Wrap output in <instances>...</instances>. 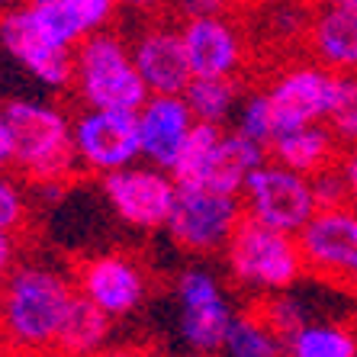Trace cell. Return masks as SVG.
Listing matches in <instances>:
<instances>
[{"label":"cell","instance_id":"cell-26","mask_svg":"<svg viewBox=\"0 0 357 357\" xmlns=\"http://www.w3.org/2000/svg\"><path fill=\"white\" fill-rule=\"evenodd\" d=\"M36 199L29 183L17 171H0V232L20 235L23 238L33 225Z\"/></svg>","mask_w":357,"mask_h":357},{"label":"cell","instance_id":"cell-1","mask_svg":"<svg viewBox=\"0 0 357 357\" xmlns=\"http://www.w3.org/2000/svg\"><path fill=\"white\" fill-rule=\"evenodd\" d=\"M75 296L71 271L20 261L0 280V338L20 357H55V341Z\"/></svg>","mask_w":357,"mask_h":357},{"label":"cell","instance_id":"cell-18","mask_svg":"<svg viewBox=\"0 0 357 357\" xmlns=\"http://www.w3.org/2000/svg\"><path fill=\"white\" fill-rule=\"evenodd\" d=\"M264 149L274 165L290 167L303 177H312L325 167L338 165L341 155H344V149L335 142V135L328 132L325 123H309L299 126V129H290V132H280L267 142Z\"/></svg>","mask_w":357,"mask_h":357},{"label":"cell","instance_id":"cell-15","mask_svg":"<svg viewBox=\"0 0 357 357\" xmlns=\"http://www.w3.org/2000/svg\"><path fill=\"white\" fill-rule=\"evenodd\" d=\"M29 23L61 49H75L81 39L109 29L119 13V0H23Z\"/></svg>","mask_w":357,"mask_h":357},{"label":"cell","instance_id":"cell-34","mask_svg":"<svg viewBox=\"0 0 357 357\" xmlns=\"http://www.w3.org/2000/svg\"><path fill=\"white\" fill-rule=\"evenodd\" d=\"M119 7H129L132 13H139V17H145L151 23V20H165L167 17L171 0H119Z\"/></svg>","mask_w":357,"mask_h":357},{"label":"cell","instance_id":"cell-3","mask_svg":"<svg viewBox=\"0 0 357 357\" xmlns=\"http://www.w3.org/2000/svg\"><path fill=\"white\" fill-rule=\"evenodd\" d=\"M71 55H75V71L68 93L75 97V103L91 109L139 113L142 103L149 100V87L129 55V42L119 33L100 29L77 42Z\"/></svg>","mask_w":357,"mask_h":357},{"label":"cell","instance_id":"cell-33","mask_svg":"<svg viewBox=\"0 0 357 357\" xmlns=\"http://www.w3.org/2000/svg\"><path fill=\"white\" fill-rule=\"evenodd\" d=\"M23 261V238L10 232H0V280Z\"/></svg>","mask_w":357,"mask_h":357},{"label":"cell","instance_id":"cell-17","mask_svg":"<svg viewBox=\"0 0 357 357\" xmlns=\"http://www.w3.org/2000/svg\"><path fill=\"white\" fill-rule=\"evenodd\" d=\"M306 61L335 75H357V7L319 3L306 36Z\"/></svg>","mask_w":357,"mask_h":357},{"label":"cell","instance_id":"cell-7","mask_svg":"<svg viewBox=\"0 0 357 357\" xmlns=\"http://www.w3.org/2000/svg\"><path fill=\"white\" fill-rule=\"evenodd\" d=\"M75 158L84 174H109L142 158L139 116L126 109H91L81 107L71 123Z\"/></svg>","mask_w":357,"mask_h":357},{"label":"cell","instance_id":"cell-11","mask_svg":"<svg viewBox=\"0 0 357 357\" xmlns=\"http://www.w3.org/2000/svg\"><path fill=\"white\" fill-rule=\"evenodd\" d=\"M335 91H338L335 71H325L312 61H296L283 68L264 91L271 100V139L299 126L322 123L335 100Z\"/></svg>","mask_w":357,"mask_h":357},{"label":"cell","instance_id":"cell-19","mask_svg":"<svg viewBox=\"0 0 357 357\" xmlns=\"http://www.w3.org/2000/svg\"><path fill=\"white\" fill-rule=\"evenodd\" d=\"M264 145L258 142L245 139L241 132L235 135H222V142L216 145L213 158H209V167L203 174V183L206 190H216V193H235L245 187L248 174L255 171L258 165H264Z\"/></svg>","mask_w":357,"mask_h":357},{"label":"cell","instance_id":"cell-23","mask_svg":"<svg viewBox=\"0 0 357 357\" xmlns=\"http://www.w3.org/2000/svg\"><path fill=\"white\" fill-rule=\"evenodd\" d=\"M283 357H357V325H303Z\"/></svg>","mask_w":357,"mask_h":357},{"label":"cell","instance_id":"cell-16","mask_svg":"<svg viewBox=\"0 0 357 357\" xmlns=\"http://www.w3.org/2000/svg\"><path fill=\"white\" fill-rule=\"evenodd\" d=\"M139 116V142H142V158L149 165L171 171L177 151L193 126V113L181 93H149L142 103Z\"/></svg>","mask_w":357,"mask_h":357},{"label":"cell","instance_id":"cell-24","mask_svg":"<svg viewBox=\"0 0 357 357\" xmlns=\"http://www.w3.org/2000/svg\"><path fill=\"white\" fill-rule=\"evenodd\" d=\"M245 316H251L255 322H261L267 332L274 335L287 348V341L306 325V316H303V306L290 296L287 290H267L264 296H255L248 306L241 309Z\"/></svg>","mask_w":357,"mask_h":357},{"label":"cell","instance_id":"cell-21","mask_svg":"<svg viewBox=\"0 0 357 357\" xmlns=\"http://www.w3.org/2000/svg\"><path fill=\"white\" fill-rule=\"evenodd\" d=\"M222 135H225V129L219 123H199V119H193L190 132L183 139L174 165H171V177H174L177 187H199L203 183L209 158H213L216 145L222 142Z\"/></svg>","mask_w":357,"mask_h":357},{"label":"cell","instance_id":"cell-13","mask_svg":"<svg viewBox=\"0 0 357 357\" xmlns=\"http://www.w3.org/2000/svg\"><path fill=\"white\" fill-rule=\"evenodd\" d=\"M181 39L193 77H238L245 65L238 26L222 13H190L181 23Z\"/></svg>","mask_w":357,"mask_h":357},{"label":"cell","instance_id":"cell-2","mask_svg":"<svg viewBox=\"0 0 357 357\" xmlns=\"http://www.w3.org/2000/svg\"><path fill=\"white\" fill-rule=\"evenodd\" d=\"M13 171L29 187H71L81 167L75 158V116L52 100H7Z\"/></svg>","mask_w":357,"mask_h":357},{"label":"cell","instance_id":"cell-36","mask_svg":"<svg viewBox=\"0 0 357 357\" xmlns=\"http://www.w3.org/2000/svg\"><path fill=\"white\" fill-rule=\"evenodd\" d=\"M0 171H13V142H10V123L3 103H0Z\"/></svg>","mask_w":357,"mask_h":357},{"label":"cell","instance_id":"cell-42","mask_svg":"<svg viewBox=\"0 0 357 357\" xmlns=\"http://www.w3.org/2000/svg\"><path fill=\"white\" fill-rule=\"evenodd\" d=\"M354 296H357V287H354Z\"/></svg>","mask_w":357,"mask_h":357},{"label":"cell","instance_id":"cell-8","mask_svg":"<svg viewBox=\"0 0 357 357\" xmlns=\"http://www.w3.org/2000/svg\"><path fill=\"white\" fill-rule=\"evenodd\" d=\"M245 206L235 193H216L206 187H177L174 209L167 216L165 229L171 241L190 255H209L222 248Z\"/></svg>","mask_w":357,"mask_h":357},{"label":"cell","instance_id":"cell-38","mask_svg":"<svg viewBox=\"0 0 357 357\" xmlns=\"http://www.w3.org/2000/svg\"><path fill=\"white\" fill-rule=\"evenodd\" d=\"M316 3H328V7H357V0H316Z\"/></svg>","mask_w":357,"mask_h":357},{"label":"cell","instance_id":"cell-30","mask_svg":"<svg viewBox=\"0 0 357 357\" xmlns=\"http://www.w3.org/2000/svg\"><path fill=\"white\" fill-rule=\"evenodd\" d=\"M238 132L245 139L258 142V145H267L271 142V100H267L264 91L251 93V100L245 103L238 116Z\"/></svg>","mask_w":357,"mask_h":357},{"label":"cell","instance_id":"cell-41","mask_svg":"<svg viewBox=\"0 0 357 357\" xmlns=\"http://www.w3.org/2000/svg\"><path fill=\"white\" fill-rule=\"evenodd\" d=\"M197 357H216V354H213V351H199Z\"/></svg>","mask_w":357,"mask_h":357},{"label":"cell","instance_id":"cell-12","mask_svg":"<svg viewBox=\"0 0 357 357\" xmlns=\"http://www.w3.org/2000/svg\"><path fill=\"white\" fill-rule=\"evenodd\" d=\"M0 45L42 87H49L55 93H68L71 71H75V55H71V49H61V45L45 39L29 23L23 7H13L7 13H0Z\"/></svg>","mask_w":357,"mask_h":357},{"label":"cell","instance_id":"cell-14","mask_svg":"<svg viewBox=\"0 0 357 357\" xmlns=\"http://www.w3.org/2000/svg\"><path fill=\"white\" fill-rule=\"evenodd\" d=\"M129 55L149 93H181L183 97L187 84L193 81L181 29L165 20H151L142 26V33L129 42Z\"/></svg>","mask_w":357,"mask_h":357},{"label":"cell","instance_id":"cell-5","mask_svg":"<svg viewBox=\"0 0 357 357\" xmlns=\"http://www.w3.org/2000/svg\"><path fill=\"white\" fill-rule=\"evenodd\" d=\"M303 255V277L354 293L357 287V209L332 206L316 209L296 232Z\"/></svg>","mask_w":357,"mask_h":357},{"label":"cell","instance_id":"cell-25","mask_svg":"<svg viewBox=\"0 0 357 357\" xmlns=\"http://www.w3.org/2000/svg\"><path fill=\"white\" fill-rule=\"evenodd\" d=\"M229 325H232V312L222 299L216 303H206V306H193L183 309L181 316V335L187 338V344L197 351H216L225 344V335H229Z\"/></svg>","mask_w":357,"mask_h":357},{"label":"cell","instance_id":"cell-4","mask_svg":"<svg viewBox=\"0 0 357 357\" xmlns=\"http://www.w3.org/2000/svg\"><path fill=\"white\" fill-rule=\"evenodd\" d=\"M225 267L241 287L287 290L303 277V255H299L296 235L277 232L248 213H241L225 241Z\"/></svg>","mask_w":357,"mask_h":357},{"label":"cell","instance_id":"cell-40","mask_svg":"<svg viewBox=\"0 0 357 357\" xmlns=\"http://www.w3.org/2000/svg\"><path fill=\"white\" fill-rule=\"evenodd\" d=\"M23 0H0V13H7V10H13V7H20Z\"/></svg>","mask_w":357,"mask_h":357},{"label":"cell","instance_id":"cell-9","mask_svg":"<svg viewBox=\"0 0 357 357\" xmlns=\"http://www.w3.org/2000/svg\"><path fill=\"white\" fill-rule=\"evenodd\" d=\"M100 190L113 213L142 232L161 229L177 199V183L171 171L155 165H126L119 171L100 174Z\"/></svg>","mask_w":357,"mask_h":357},{"label":"cell","instance_id":"cell-35","mask_svg":"<svg viewBox=\"0 0 357 357\" xmlns=\"http://www.w3.org/2000/svg\"><path fill=\"white\" fill-rule=\"evenodd\" d=\"M341 174L348 183V203L357 209V149H348L341 155Z\"/></svg>","mask_w":357,"mask_h":357},{"label":"cell","instance_id":"cell-27","mask_svg":"<svg viewBox=\"0 0 357 357\" xmlns=\"http://www.w3.org/2000/svg\"><path fill=\"white\" fill-rule=\"evenodd\" d=\"M225 351H229V357H283L280 341L245 312L232 316L229 335H225Z\"/></svg>","mask_w":357,"mask_h":357},{"label":"cell","instance_id":"cell-37","mask_svg":"<svg viewBox=\"0 0 357 357\" xmlns=\"http://www.w3.org/2000/svg\"><path fill=\"white\" fill-rule=\"evenodd\" d=\"M93 357H158V354L149 344H123V348H103Z\"/></svg>","mask_w":357,"mask_h":357},{"label":"cell","instance_id":"cell-28","mask_svg":"<svg viewBox=\"0 0 357 357\" xmlns=\"http://www.w3.org/2000/svg\"><path fill=\"white\" fill-rule=\"evenodd\" d=\"M341 149H357V75H338V91L322 119Z\"/></svg>","mask_w":357,"mask_h":357},{"label":"cell","instance_id":"cell-29","mask_svg":"<svg viewBox=\"0 0 357 357\" xmlns=\"http://www.w3.org/2000/svg\"><path fill=\"white\" fill-rule=\"evenodd\" d=\"M177 299H181L183 309H193V306L216 303V299H222V293H219L216 277L193 267V271H183V274L177 277Z\"/></svg>","mask_w":357,"mask_h":357},{"label":"cell","instance_id":"cell-32","mask_svg":"<svg viewBox=\"0 0 357 357\" xmlns=\"http://www.w3.org/2000/svg\"><path fill=\"white\" fill-rule=\"evenodd\" d=\"M245 3H251V0H181L183 17H190V13H222V17H235Z\"/></svg>","mask_w":357,"mask_h":357},{"label":"cell","instance_id":"cell-31","mask_svg":"<svg viewBox=\"0 0 357 357\" xmlns=\"http://www.w3.org/2000/svg\"><path fill=\"white\" fill-rule=\"evenodd\" d=\"M309 187H312V197H316L319 209L351 206L348 203V183H344V174H341V161L309 177Z\"/></svg>","mask_w":357,"mask_h":357},{"label":"cell","instance_id":"cell-39","mask_svg":"<svg viewBox=\"0 0 357 357\" xmlns=\"http://www.w3.org/2000/svg\"><path fill=\"white\" fill-rule=\"evenodd\" d=\"M0 357H20V354H17V351H13V348H10L7 341L0 338Z\"/></svg>","mask_w":357,"mask_h":357},{"label":"cell","instance_id":"cell-10","mask_svg":"<svg viewBox=\"0 0 357 357\" xmlns=\"http://www.w3.org/2000/svg\"><path fill=\"white\" fill-rule=\"evenodd\" d=\"M241 190H245V199H241L245 213L277 232L296 235L319 209L309 177L283 165H258Z\"/></svg>","mask_w":357,"mask_h":357},{"label":"cell","instance_id":"cell-22","mask_svg":"<svg viewBox=\"0 0 357 357\" xmlns=\"http://www.w3.org/2000/svg\"><path fill=\"white\" fill-rule=\"evenodd\" d=\"M241 93H245L241 77H193L183 91V100H187L193 119L222 126Z\"/></svg>","mask_w":357,"mask_h":357},{"label":"cell","instance_id":"cell-6","mask_svg":"<svg viewBox=\"0 0 357 357\" xmlns=\"http://www.w3.org/2000/svg\"><path fill=\"white\" fill-rule=\"evenodd\" d=\"M71 280H75V290L103 309L109 319L135 312L151 290L149 267L132 251L87 255L71 264Z\"/></svg>","mask_w":357,"mask_h":357},{"label":"cell","instance_id":"cell-20","mask_svg":"<svg viewBox=\"0 0 357 357\" xmlns=\"http://www.w3.org/2000/svg\"><path fill=\"white\" fill-rule=\"evenodd\" d=\"M109 332H113V319L100 306H93L87 296L77 293L65 322H61L55 357H93L97 351L107 348Z\"/></svg>","mask_w":357,"mask_h":357}]
</instances>
